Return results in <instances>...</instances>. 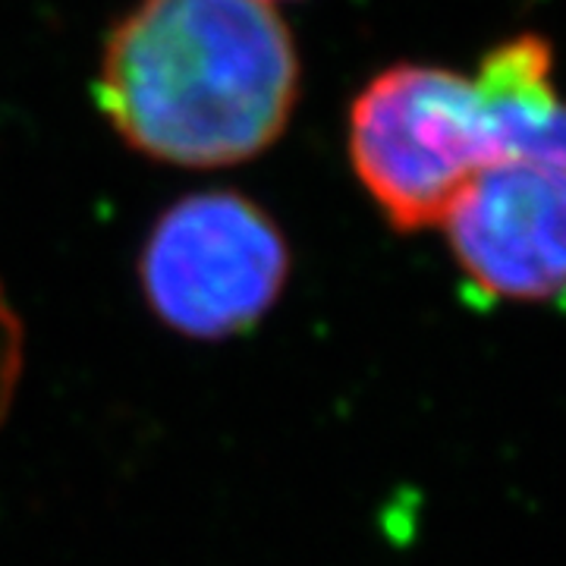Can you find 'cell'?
<instances>
[{
	"instance_id": "obj_2",
	"label": "cell",
	"mask_w": 566,
	"mask_h": 566,
	"mask_svg": "<svg viewBox=\"0 0 566 566\" xmlns=\"http://www.w3.org/2000/svg\"><path fill=\"white\" fill-rule=\"evenodd\" d=\"M349 161L397 230L441 227L485 167L501 161L475 76L431 63H397L349 107Z\"/></svg>"
},
{
	"instance_id": "obj_6",
	"label": "cell",
	"mask_w": 566,
	"mask_h": 566,
	"mask_svg": "<svg viewBox=\"0 0 566 566\" xmlns=\"http://www.w3.org/2000/svg\"><path fill=\"white\" fill-rule=\"evenodd\" d=\"M17 353H20V344H17V322L10 315V305L0 293V397L7 394V387L13 381V363H17Z\"/></svg>"
},
{
	"instance_id": "obj_1",
	"label": "cell",
	"mask_w": 566,
	"mask_h": 566,
	"mask_svg": "<svg viewBox=\"0 0 566 566\" xmlns=\"http://www.w3.org/2000/svg\"><path fill=\"white\" fill-rule=\"evenodd\" d=\"M300 80L268 0H136L104 41L98 107L155 161L230 167L281 139Z\"/></svg>"
},
{
	"instance_id": "obj_4",
	"label": "cell",
	"mask_w": 566,
	"mask_h": 566,
	"mask_svg": "<svg viewBox=\"0 0 566 566\" xmlns=\"http://www.w3.org/2000/svg\"><path fill=\"white\" fill-rule=\"evenodd\" d=\"M453 262L485 300L566 296V167L497 161L460 192L441 221Z\"/></svg>"
},
{
	"instance_id": "obj_7",
	"label": "cell",
	"mask_w": 566,
	"mask_h": 566,
	"mask_svg": "<svg viewBox=\"0 0 566 566\" xmlns=\"http://www.w3.org/2000/svg\"><path fill=\"white\" fill-rule=\"evenodd\" d=\"M268 3H271V0H268Z\"/></svg>"
},
{
	"instance_id": "obj_5",
	"label": "cell",
	"mask_w": 566,
	"mask_h": 566,
	"mask_svg": "<svg viewBox=\"0 0 566 566\" xmlns=\"http://www.w3.org/2000/svg\"><path fill=\"white\" fill-rule=\"evenodd\" d=\"M475 82L482 88L501 161H547L566 167V98L554 82L551 44L516 35L488 51Z\"/></svg>"
},
{
	"instance_id": "obj_3",
	"label": "cell",
	"mask_w": 566,
	"mask_h": 566,
	"mask_svg": "<svg viewBox=\"0 0 566 566\" xmlns=\"http://www.w3.org/2000/svg\"><path fill=\"white\" fill-rule=\"evenodd\" d=\"M290 281V245L262 205L233 189H205L155 221L139 255L151 315L189 340L249 334Z\"/></svg>"
}]
</instances>
